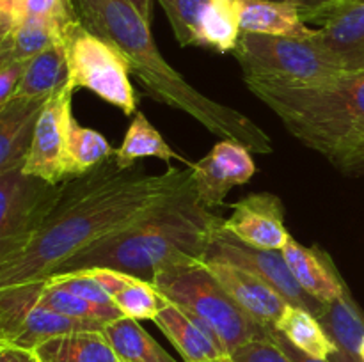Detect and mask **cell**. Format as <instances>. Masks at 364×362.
<instances>
[{"label":"cell","instance_id":"6da1fadb","mask_svg":"<svg viewBox=\"0 0 364 362\" xmlns=\"http://www.w3.org/2000/svg\"><path fill=\"white\" fill-rule=\"evenodd\" d=\"M192 187L191 167L148 174L137 163L123 169L114 156L70 177L27 243L0 256V287L53 275L75 256L123 233Z\"/></svg>","mask_w":364,"mask_h":362},{"label":"cell","instance_id":"7a4b0ae2","mask_svg":"<svg viewBox=\"0 0 364 362\" xmlns=\"http://www.w3.org/2000/svg\"><path fill=\"white\" fill-rule=\"evenodd\" d=\"M288 131L347 176H364V71L316 85L249 82Z\"/></svg>","mask_w":364,"mask_h":362},{"label":"cell","instance_id":"3957f363","mask_svg":"<svg viewBox=\"0 0 364 362\" xmlns=\"http://www.w3.org/2000/svg\"><path fill=\"white\" fill-rule=\"evenodd\" d=\"M223 222L192 187L123 233L75 256L59 272L109 266L153 283L159 273L203 261Z\"/></svg>","mask_w":364,"mask_h":362},{"label":"cell","instance_id":"277c9868","mask_svg":"<svg viewBox=\"0 0 364 362\" xmlns=\"http://www.w3.org/2000/svg\"><path fill=\"white\" fill-rule=\"evenodd\" d=\"M153 284L205 327L230 355L251 341L269 337L270 329L238 307L203 261L159 273Z\"/></svg>","mask_w":364,"mask_h":362},{"label":"cell","instance_id":"5b68a950","mask_svg":"<svg viewBox=\"0 0 364 362\" xmlns=\"http://www.w3.org/2000/svg\"><path fill=\"white\" fill-rule=\"evenodd\" d=\"M233 55L245 84L316 85L345 73L313 39L242 32Z\"/></svg>","mask_w":364,"mask_h":362},{"label":"cell","instance_id":"8992f818","mask_svg":"<svg viewBox=\"0 0 364 362\" xmlns=\"http://www.w3.org/2000/svg\"><path fill=\"white\" fill-rule=\"evenodd\" d=\"M66 52L75 91L89 89L124 116L135 114L137 96L128 77L130 67L116 46L77 23L66 38Z\"/></svg>","mask_w":364,"mask_h":362},{"label":"cell","instance_id":"52a82bcc","mask_svg":"<svg viewBox=\"0 0 364 362\" xmlns=\"http://www.w3.org/2000/svg\"><path fill=\"white\" fill-rule=\"evenodd\" d=\"M43 286V280H34L0 287V343L34 350L43 341L60 334L102 330L45 307L39 302Z\"/></svg>","mask_w":364,"mask_h":362},{"label":"cell","instance_id":"ba28073f","mask_svg":"<svg viewBox=\"0 0 364 362\" xmlns=\"http://www.w3.org/2000/svg\"><path fill=\"white\" fill-rule=\"evenodd\" d=\"M60 185L31 176L23 167L0 172V256L27 243L52 212Z\"/></svg>","mask_w":364,"mask_h":362},{"label":"cell","instance_id":"9c48e42d","mask_svg":"<svg viewBox=\"0 0 364 362\" xmlns=\"http://www.w3.org/2000/svg\"><path fill=\"white\" fill-rule=\"evenodd\" d=\"M73 92L75 89L68 84L46 99L23 165L25 172L52 185H60L68 180L66 142L70 123L75 117L71 110Z\"/></svg>","mask_w":364,"mask_h":362},{"label":"cell","instance_id":"30bf717a","mask_svg":"<svg viewBox=\"0 0 364 362\" xmlns=\"http://www.w3.org/2000/svg\"><path fill=\"white\" fill-rule=\"evenodd\" d=\"M205 259H220V261L233 263V265L242 266L249 270L259 279L269 283L288 304L299 305L313 314H318L323 304L316 302L315 298L309 297L297 279L291 273L287 259H284L281 251H265V248H256L251 245H245L242 241L235 240L228 233H224L223 226L213 236L212 243L208 245Z\"/></svg>","mask_w":364,"mask_h":362},{"label":"cell","instance_id":"8fae6325","mask_svg":"<svg viewBox=\"0 0 364 362\" xmlns=\"http://www.w3.org/2000/svg\"><path fill=\"white\" fill-rule=\"evenodd\" d=\"M196 197L203 206H220L231 188L245 185L256 172L251 151L230 138L217 142L206 156L191 165Z\"/></svg>","mask_w":364,"mask_h":362},{"label":"cell","instance_id":"7c38bea8","mask_svg":"<svg viewBox=\"0 0 364 362\" xmlns=\"http://www.w3.org/2000/svg\"><path fill=\"white\" fill-rule=\"evenodd\" d=\"M233 213L224 219L223 231L245 245L265 251H283L290 240L284 226V206L277 195L249 194L231 204Z\"/></svg>","mask_w":364,"mask_h":362},{"label":"cell","instance_id":"4fadbf2b","mask_svg":"<svg viewBox=\"0 0 364 362\" xmlns=\"http://www.w3.org/2000/svg\"><path fill=\"white\" fill-rule=\"evenodd\" d=\"M313 41L343 71H364V2L345 0L320 14Z\"/></svg>","mask_w":364,"mask_h":362},{"label":"cell","instance_id":"5bb4252c","mask_svg":"<svg viewBox=\"0 0 364 362\" xmlns=\"http://www.w3.org/2000/svg\"><path fill=\"white\" fill-rule=\"evenodd\" d=\"M203 263L238 307L265 329H276L288 302L269 283L233 263L220 259H203Z\"/></svg>","mask_w":364,"mask_h":362},{"label":"cell","instance_id":"9a60e30c","mask_svg":"<svg viewBox=\"0 0 364 362\" xmlns=\"http://www.w3.org/2000/svg\"><path fill=\"white\" fill-rule=\"evenodd\" d=\"M284 259L302 290L320 304H329L348 293L343 277L338 272L329 252L320 247H306L294 238L288 240L283 251Z\"/></svg>","mask_w":364,"mask_h":362},{"label":"cell","instance_id":"2e32d148","mask_svg":"<svg viewBox=\"0 0 364 362\" xmlns=\"http://www.w3.org/2000/svg\"><path fill=\"white\" fill-rule=\"evenodd\" d=\"M153 322L173 343L183 362H220L231 358L223 344L205 327L199 325L169 298H166L164 307Z\"/></svg>","mask_w":364,"mask_h":362},{"label":"cell","instance_id":"e0dca14e","mask_svg":"<svg viewBox=\"0 0 364 362\" xmlns=\"http://www.w3.org/2000/svg\"><path fill=\"white\" fill-rule=\"evenodd\" d=\"M46 99L11 98L0 105V172L25 165Z\"/></svg>","mask_w":364,"mask_h":362},{"label":"cell","instance_id":"ac0fdd59","mask_svg":"<svg viewBox=\"0 0 364 362\" xmlns=\"http://www.w3.org/2000/svg\"><path fill=\"white\" fill-rule=\"evenodd\" d=\"M242 32L281 38L311 39L315 27L306 23L301 11L291 4L274 0H238Z\"/></svg>","mask_w":364,"mask_h":362},{"label":"cell","instance_id":"d6986e66","mask_svg":"<svg viewBox=\"0 0 364 362\" xmlns=\"http://www.w3.org/2000/svg\"><path fill=\"white\" fill-rule=\"evenodd\" d=\"M39 362H121L103 330H80L50 337L34 348Z\"/></svg>","mask_w":364,"mask_h":362},{"label":"cell","instance_id":"ffe728a7","mask_svg":"<svg viewBox=\"0 0 364 362\" xmlns=\"http://www.w3.org/2000/svg\"><path fill=\"white\" fill-rule=\"evenodd\" d=\"M70 31H64L53 21L39 20V18H27V20L18 21L13 27L0 31V62L31 60L32 57L45 52L50 46L66 43Z\"/></svg>","mask_w":364,"mask_h":362},{"label":"cell","instance_id":"44dd1931","mask_svg":"<svg viewBox=\"0 0 364 362\" xmlns=\"http://www.w3.org/2000/svg\"><path fill=\"white\" fill-rule=\"evenodd\" d=\"M68 84H70V66H68L66 43H59L28 60L27 71L13 98L48 99Z\"/></svg>","mask_w":364,"mask_h":362},{"label":"cell","instance_id":"7402d4cb","mask_svg":"<svg viewBox=\"0 0 364 362\" xmlns=\"http://www.w3.org/2000/svg\"><path fill=\"white\" fill-rule=\"evenodd\" d=\"M276 330L281 336L287 337L295 348L320 361H329L331 355L338 350L336 343L326 332L320 319L311 311L299 305L288 304L277 322Z\"/></svg>","mask_w":364,"mask_h":362},{"label":"cell","instance_id":"603a6c76","mask_svg":"<svg viewBox=\"0 0 364 362\" xmlns=\"http://www.w3.org/2000/svg\"><path fill=\"white\" fill-rule=\"evenodd\" d=\"M103 334L121 362H178L134 318L107 323Z\"/></svg>","mask_w":364,"mask_h":362},{"label":"cell","instance_id":"cb8c5ba5","mask_svg":"<svg viewBox=\"0 0 364 362\" xmlns=\"http://www.w3.org/2000/svg\"><path fill=\"white\" fill-rule=\"evenodd\" d=\"M149 156L164 160V162L176 160V162L187 163L188 167L192 165L191 162H187L183 156L178 155V153L164 141L162 133L149 123L144 112H135L134 119H132L130 123V128H128L127 135H124L123 138V144L116 149L114 158L119 163V167L128 169V167L135 165L137 160L149 158Z\"/></svg>","mask_w":364,"mask_h":362},{"label":"cell","instance_id":"d4e9b609","mask_svg":"<svg viewBox=\"0 0 364 362\" xmlns=\"http://www.w3.org/2000/svg\"><path fill=\"white\" fill-rule=\"evenodd\" d=\"M240 35L238 0H210L199 21L196 46H208L220 53L235 52Z\"/></svg>","mask_w":364,"mask_h":362},{"label":"cell","instance_id":"484cf974","mask_svg":"<svg viewBox=\"0 0 364 362\" xmlns=\"http://www.w3.org/2000/svg\"><path fill=\"white\" fill-rule=\"evenodd\" d=\"M316 318L340 350L358 357L364 339V312L355 304L350 291L334 302L323 304Z\"/></svg>","mask_w":364,"mask_h":362},{"label":"cell","instance_id":"4316f807","mask_svg":"<svg viewBox=\"0 0 364 362\" xmlns=\"http://www.w3.org/2000/svg\"><path fill=\"white\" fill-rule=\"evenodd\" d=\"M116 155V149L107 142L98 131L91 128H84L71 119L70 130H68L66 142V176L70 177L82 176L89 170L96 169Z\"/></svg>","mask_w":364,"mask_h":362},{"label":"cell","instance_id":"83f0119b","mask_svg":"<svg viewBox=\"0 0 364 362\" xmlns=\"http://www.w3.org/2000/svg\"><path fill=\"white\" fill-rule=\"evenodd\" d=\"M27 18L53 21L64 31L78 23L71 0H0V31Z\"/></svg>","mask_w":364,"mask_h":362},{"label":"cell","instance_id":"f1b7e54d","mask_svg":"<svg viewBox=\"0 0 364 362\" xmlns=\"http://www.w3.org/2000/svg\"><path fill=\"white\" fill-rule=\"evenodd\" d=\"M43 283H45V286H43L41 295H39V302L45 307L60 312V314L91 323V325L98 327L102 330L107 323L119 319L123 316L119 309L100 307V305L87 302L85 298L78 297V295L71 293V291L57 286H50V284H46L45 279H43Z\"/></svg>","mask_w":364,"mask_h":362},{"label":"cell","instance_id":"f546056e","mask_svg":"<svg viewBox=\"0 0 364 362\" xmlns=\"http://www.w3.org/2000/svg\"><path fill=\"white\" fill-rule=\"evenodd\" d=\"M112 302L123 312V316L141 322V319H155L160 309L164 307L166 297L151 280L135 275L119 293L114 295Z\"/></svg>","mask_w":364,"mask_h":362},{"label":"cell","instance_id":"4dcf8cb0","mask_svg":"<svg viewBox=\"0 0 364 362\" xmlns=\"http://www.w3.org/2000/svg\"><path fill=\"white\" fill-rule=\"evenodd\" d=\"M181 46H196L199 21L210 0H156Z\"/></svg>","mask_w":364,"mask_h":362},{"label":"cell","instance_id":"1f68e13d","mask_svg":"<svg viewBox=\"0 0 364 362\" xmlns=\"http://www.w3.org/2000/svg\"><path fill=\"white\" fill-rule=\"evenodd\" d=\"M46 284L50 286L63 287V290L71 291V293L78 295V297L85 298L87 302L100 305V307L105 309H117V305L114 304L110 295L96 283L95 279H91L89 275H85L80 270H71V272H59L53 273V275L46 277Z\"/></svg>","mask_w":364,"mask_h":362},{"label":"cell","instance_id":"d6a6232c","mask_svg":"<svg viewBox=\"0 0 364 362\" xmlns=\"http://www.w3.org/2000/svg\"><path fill=\"white\" fill-rule=\"evenodd\" d=\"M233 362H291L270 337L255 339L231 353Z\"/></svg>","mask_w":364,"mask_h":362},{"label":"cell","instance_id":"836d02e7","mask_svg":"<svg viewBox=\"0 0 364 362\" xmlns=\"http://www.w3.org/2000/svg\"><path fill=\"white\" fill-rule=\"evenodd\" d=\"M28 60H4L0 62V105L9 102L20 87Z\"/></svg>","mask_w":364,"mask_h":362},{"label":"cell","instance_id":"e575fe53","mask_svg":"<svg viewBox=\"0 0 364 362\" xmlns=\"http://www.w3.org/2000/svg\"><path fill=\"white\" fill-rule=\"evenodd\" d=\"M274 2H284L295 6L302 13L306 23L311 25L320 14L327 13V11L336 7L338 4L345 2V0H274Z\"/></svg>","mask_w":364,"mask_h":362},{"label":"cell","instance_id":"d590c367","mask_svg":"<svg viewBox=\"0 0 364 362\" xmlns=\"http://www.w3.org/2000/svg\"><path fill=\"white\" fill-rule=\"evenodd\" d=\"M269 337L274 341V343L277 344V346L283 350V353L287 355L288 358H290L291 362H329V361H320V358H315V357H309V355H306L304 351H301L299 348H295L294 344L290 343V341L287 339L284 336H281L279 332H277L276 329H270L269 330Z\"/></svg>","mask_w":364,"mask_h":362},{"label":"cell","instance_id":"8d00e7d4","mask_svg":"<svg viewBox=\"0 0 364 362\" xmlns=\"http://www.w3.org/2000/svg\"><path fill=\"white\" fill-rule=\"evenodd\" d=\"M0 362H39L34 350L16 346V344L0 343Z\"/></svg>","mask_w":364,"mask_h":362},{"label":"cell","instance_id":"74e56055","mask_svg":"<svg viewBox=\"0 0 364 362\" xmlns=\"http://www.w3.org/2000/svg\"><path fill=\"white\" fill-rule=\"evenodd\" d=\"M134 4L135 9L144 16L146 21L151 23V11H153V0H130Z\"/></svg>","mask_w":364,"mask_h":362},{"label":"cell","instance_id":"f35d334b","mask_svg":"<svg viewBox=\"0 0 364 362\" xmlns=\"http://www.w3.org/2000/svg\"><path fill=\"white\" fill-rule=\"evenodd\" d=\"M329 362H361V361H359L358 357H354V355L347 353V351L338 348V350L329 357Z\"/></svg>","mask_w":364,"mask_h":362},{"label":"cell","instance_id":"ab89813d","mask_svg":"<svg viewBox=\"0 0 364 362\" xmlns=\"http://www.w3.org/2000/svg\"><path fill=\"white\" fill-rule=\"evenodd\" d=\"M358 358L361 362H364V339H363V343H361V346H359V353H358Z\"/></svg>","mask_w":364,"mask_h":362},{"label":"cell","instance_id":"60d3db41","mask_svg":"<svg viewBox=\"0 0 364 362\" xmlns=\"http://www.w3.org/2000/svg\"><path fill=\"white\" fill-rule=\"evenodd\" d=\"M220 362H233V358H228V361H220Z\"/></svg>","mask_w":364,"mask_h":362},{"label":"cell","instance_id":"b9f144b4","mask_svg":"<svg viewBox=\"0 0 364 362\" xmlns=\"http://www.w3.org/2000/svg\"><path fill=\"white\" fill-rule=\"evenodd\" d=\"M363 2H364V0H363Z\"/></svg>","mask_w":364,"mask_h":362}]
</instances>
